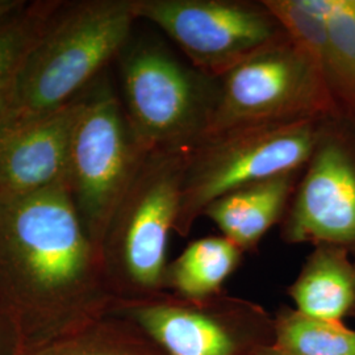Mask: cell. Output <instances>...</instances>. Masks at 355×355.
Instances as JSON below:
<instances>
[{
	"label": "cell",
	"instance_id": "obj_1",
	"mask_svg": "<svg viewBox=\"0 0 355 355\" xmlns=\"http://www.w3.org/2000/svg\"><path fill=\"white\" fill-rule=\"evenodd\" d=\"M114 305L102 254L64 180L0 198V311L24 352L111 313Z\"/></svg>",
	"mask_w": 355,
	"mask_h": 355
},
{
	"label": "cell",
	"instance_id": "obj_2",
	"mask_svg": "<svg viewBox=\"0 0 355 355\" xmlns=\"http://www.w3.org/2000/svg\"><path fill=\"white\" fill-rule=\"evenodd\" d=\"M136 21L135 0H60L26 57L7 119L73 101L117 60Z\"/></svg>",
	"mask_w": 355,
	"mask_h": 355
},
{
	"label": "cell",
	"instance_id": "obj_3",
	"mask_svg": "<svg viewBox=\"0 0 355 355\" xmlns=\"http://www.w3.org/2000/svg\"><path fill=\"white\" fill-rule=\"evenodd\" d=\"M191 148L150 150L114 211L101 254L116 304L166 291L167 246Z\"/></svg>",
	"mask_w": 355,
	"mask_h": 355
},
{
	"label": "cell",
	"instance_id": "obj_4",
	"mask_svg": "<svg viewBox=\"0 0 355 355\" xmlns=\"http://www.w3.org/2000/svg\"><path fill=\"white\" fill-rule=\"evenodd\" d=\"M149 152L104 71L82 92L64 178L79 217L99 250L117 205Z\"/></svg>",
	"mask_w": 355,
	"mask_h": 355
},
{
	"label": "cell",
	"instance_id": "obj_5",
	"mask_svg": "<svg viewBox=\"0 0 355 355\" xmlns=\"http://www.w3.org/2000/svg\"><path fill=\"white\" fill-rule=\"evenodd\" d=\"M121 102L149 149L191 148L202 140L220 95V79L179 60L157 40H129L117 57Z\"/></svg>",
	"mask_w": 355,
	"mask_h": 355
},
{
	"label": "cell",
	"instance_id": "obj_6",
	"mask_svg": "<svg viewBox=\"0 0 355 355\" xmlns=\"http://www.w3.org/2000/svg\"><path fill=\"white\" fill-rule=\"evenodd\" d=\"M324 120L233 128L198 141L189 154L175 233L189 236L207 207L229 192L304 168Z\"/></svg>",
	"mask_w": 355,
	"mask_h": 355
},
{
	"label": "cell",
	"instance_id": "obj_7",
	"mask_svg": "<svg viewBox=\"0 0 355 355\" xmlns=\"http://www.w3.org/2000/svg\"><path fill=\"white\" fill-rule=\"evenodd\" d=\"M338 116L322 69L287 38L220 78L218 101L203 137L233 128Z\"/></svg>",
	"mask_w": 355,
	"mask_h": 355
},
{
	"label": "cell",
	"instance_id": "obj_8",
	"mask_svg": "<svg viewBox=\"0 0 355 355\" xmlns=\"http://www.w3.org/2000/svg\"><path fill=\"white\" fill-rule=\"evenodd\" d=\"M137 20L158 26L205 76L220 79L287 40L263 0H135Z\"/></svg>",
	"mask_w": 355,
	"mask_h": 355
},
{
	"label": "cell",
	"instance_id": "obj_9",
	"mask_svg": "<svg viewBox=\"0 0 355 355\" xmlns=\"http://www.w3.org/2000/svg\"><path fill=\"white\" fill-rule=\"evenodd\" d=\"M112 312L137 324L166 355H255L274 345V318L259 305L224 293L186 299L161 292L119 303Z\"/></svg>",
	"mask_w": 355,
	"mask_h": 355
},
{
	"label": "cell",
	"instance_id": "obj_10",
	"mask_svg": "<svg viewBox=\"0 0 355 355\" xmlns=\"http://www.w3.org/2000/svg\"><path fill=\"white\" fill-rule=\"evenodd\" d=\"M280 237L355 253V124L341 116L321 123L280 223Z\"/></svg>",
	"mask_w": 355,
	"mask_h": 355
},
{
	"label": "cell",
	"instance_id": "obj_11",
	"mask_svg": "<svg viewBox=\"0 0 355 355\" xmlns=\"http://www.w3.org/2000/svg\"><path fill=\"white\" fill-rule=\"evenodd\" d=\"M80 96L49 112L0 124V198L33 193L64 180Z\"/></svg>",
	"mask_w": 355,
	"mask_h": 355
},
{
	"label": "cell",
	"instance_id": "obj_12",
	"mask_svg": "<svg viewBox=\"0 0 355 355\" xmlns=\"http://www.w3.org/2000/svg\"><path fill=\"white\" fill-rule=\"evenodd\" d=\"M302 170L284 173L232 191L204 211L221 236L242 252H253L267 232L282 223Z\"/></svg>",
	"mask_w": 355,
	"mask_h": 355
},
{
	"label": "cell",
	"instance_id": "obj_13",
	"mask_svg": "<svg viewBox=\"0 0 355 355\" xmlns=\"http://www.w3.org/2000/svg\"><path fill=\"white\" fill-rule=\"evenodd\" d=\"M287 292L299 312L343 321L355 306V262L350 252L333 245L315 246Z\"/></svg>",
	"mask_w": 355,
	"mask_h": 355
},
{
	"label": "cell",
	"instance_id": "obj_14",
	"mask_svg": "<svg viewBox=\"0 0 355 355\" xmlns=\"http://www.w3.org/2000/svg\"><path fill=\"white\" fill-rule=\"evenodd\" d=\"M241 249L224 236L191 242L168 263L166 291L186 299H207L223 293V286L242 261Z\"/></svg>",
	"mask_w": 355,
	"mask_h": 355
},
{
	"label": "cell",
	"instance_id": "obj_15",
	"mask_svg": "<svg viewBox=\"0 0 355 355\" xmlns=\"http://www.w3.org/2000/svg\"><path fill=\"white\" fill-rule=\"evenodd\" d=\"M23 355H166L129 318L111 312Z\"/></svg>",
	"mask_w": 355,
	"mask_h": 355
},
{
	"label": "cell",
	"instance_id": "obj_16",
	"mask_svg": "<svg viewBox=\"0 0 355 355\" xmlns=\"http://www.w3.org/2000/svg\"><path fill=\"white\" fill-rule=\"evenodd\" d=\"M328 29L324 74L338 114L355 124V0H315Z\"/></svg>",
	"mask_w": 355,
	"mask_h": 355
},
{
	"label": "cell",
	"instance_id": "obj_17",
	"mask_svg": "<svg viewBox=\"0 0 355 355\" xmlns=\"http://www.w3.org/2000/svg\"><path fill=\"white\" fill-rule=\"evenodd\" d=\"M60 0L26 1L0 23V124L12 112L26 57Z\"/></svg>",
	"mask_w": 355,
	"mask_h": 355
},
{
	"label": "cell",
	"instance_id": "obj_18",
	"mask_svg": "<svg viewBox=\"0 0 355 355\" xmlns=\"http://www.w3.org/2000/svg\"><path fill=\"white\" fill-rule=\"evenodd\" d=\"M274 346L290 355H355V330L283 305L274 318Z\"/></svg>",
	"mask_w": 355,
	"mask_h": 355
},
{
	"label": "cell",
	"instance_id": "obj_19",
	"mask_svg": "<svg viewBox=\"0 0 355 355\" xmlns=\"http://www.w3.org/2000/svg\"><path fill=\"white\" fill-rule=\"evenodd\" d=\"M292 42L309 54L324 71L328 29L315 0H263Z\"/></svg>",
	"mask_w": 355,
	"mask_h": 355
},
{
	"label": "cell",
	"instance_id": "obj_20",
	"mask_svg": "<svg viewBox=\"0 0 355 355\" xmlns=\"http://www.w3.org/2000/svg\"><path fill=\"white\" fill-rule=\"evenodd\" d=\"M24 345L12 321L0 311V355H23Z\"/></svg>",
	"mask_w": 355,
	"mask_h": 355
},
{
	"label": "cell",
	"instance_id": "obj_21",
	"mask_svg": "<svg viewBox=\"0 0 355 355\" xmlns=\"http://www.w3.org/2000/svg\"><path fill=\"white\" fill-rule=\"evenodd\" d=\"M26 0H0V23L20 10Z\"/></svg>",
	"mask_w": 355,
	"mask_h": 355
},
{
	"label": "cell",
	"instance_id": "obj_22",
	"mask_svg": "<svg viewBox=\"0 0 355 355\" xmlns=\"http://www.w3.org/2000/svg\"><path fill=\"white\" fill-rule=\"evenodd\" d=\"M255 355H290L284 352H282L279 349H277L274 345H270V346H265L262 347L261 350H258V353Z\"/></svg>",
	"mask_w": 355,
	"mask_h": 355
},
{
	"label": "cell",
	"instance_id": "obj_23",
	"mask_svg": "<svg viewBox=\"0 0 355 355\" xmlns=\"http://www.w3.org/2000/svg\"><path fill=\"white\" fill-rule=\"evenodd\" d=\"M352 316H354V318H355V306H354V309H353V313H352Z\"/></svg>",
	"mask_w": 355,
	"mask_h": 355
}]
</instances>
